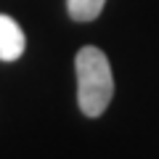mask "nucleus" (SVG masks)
Returning <instances> with one entry per match:
<instances>
[{
  "label": "nucleus",
  "mask_w": 159,
  "mask_h": 159,
  "mask_svg": "<svg viewBox=\"0 0 159 159\" xmlns=\"http://www.w3.org/2000/svg\"><path fill=\"white\" fill-rule=\"evenodd\" d=\"M103 3L106 0H66V8L74 21H93L101 16Z\"/></svg>",
  "instance_id": "obj_3"
},
{
  "label": "nucleus",
  "mask_w": 159,
  "mask_h": 159,
  "mask_svg": "<svg viewBox=\"0 0 159 159\" xmlns=\"http://www.w3.org/2000/svg\"><path fill=\"white\" fill-rule=\"evenodd\" d=\"M24 32L11 16L0 13V61H16L24 53Z\"/></svg>",
  "instance_id": "obj_2"
},
{
  "label": "nucleus",
  "mask_w": 159,
  "mask_h": 159,
  "mask_svg": "<svg viewBox=\"0 0 159 159\" xmlns=\"http://www.w3.org/2000/svg\"><path fill=\"white\" fill-rule=\"evenodd\" d=\"M77 101L85 117H101L114 96V77L109 58L101 48H80L77 61Z\"/></svg>",
  "instance_id": "obj_1"
}]
</instances>
